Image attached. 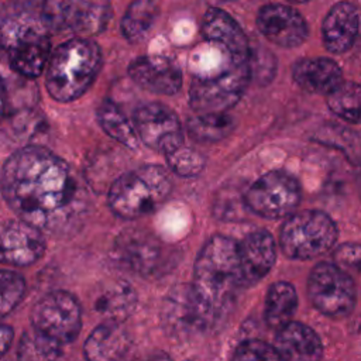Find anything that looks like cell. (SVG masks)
<instances>
[{"label":"cell","mask_w":361,"mask_h":361,"mask_svg":"<svg viewBox=\"0 0 361 361\" xmlns=\"http://www.w3.org/2000/svg\"><path fill=\"white\" fill-rule=\"evenodd\" d=\"M0 190L18 219L48 233L72 228L87 203L85 186L69 164L39 145L20 148L6 159Z\"/></svg>","instance_id":"obj_1"},{"label":"cell","mask_w":361,"mask_h":361,"mask_svg":"<svg viewBox=\"0 0 361 361\" xmlns=\"http://www.w3.org/2000/svg\"><path fill=\"white\" fill-rule=\"evenodd\" d=\"M243 286L238 243L221 234L210 237L196 257L190 283L209 327L230 312Z\"/></svg>","instance_id":"obj_2"},{"label":"cell","mask_w":361,"mask_h":361,"mask_svg":"<svg viewBox=\"0 0 361 361\" xmlns=\"http://www.w3.org/2000/svg\"><path fill=\"white\" fill-rule=\"evenodd\" d=\"M49 30L39 10L17 3L0 4V56L25 78H38L51 58Z\"/></svg>","instance_id":"obj_3"},{"label":"cell","mask_w":361,"mask_h":361,"mask_svg":"<svg viewBox=\"0 0 361 361\" xmlns=\"http://www.w3.org/2000/svg\"><path fill=\"white\" fill-rule=\"evenodd\" d=\"M103 63L100 47L93 39H69L52 51L45 69L48 94L69 103L85 94L96 80Z\"/></svg>","instance_id":"obj_4"},{"label":"cell","mask_w":361,"mask_h":361,"mask_svg":"<svg viewBox=\"0 0 361 361\" xmlns=\"http://www.w3.org/2000/svg\"><path fill=\"white\" fill-rule=\"evenodd\" d=\"M172 179L161 165H144L118 176L109 188L110 210L121 219L135 220L155 212L171 195Z\"/></svg>","instance_id":"obj_5"},{"label":"cell","mask_w":361,"mask_h":361,"mask_svg":"<svg viewBox=\"0 0 361 361\" xmlns=\"http://www.w3.org/2000/svg\"><path fill=\"white\" fill-rule=\"evenodd\" d=\"M337 240L334 221L323 212L290 214L279 233L282 252L292 259H313L326 254Z\"/></svg>","instance_id":"obj_6"},{"label":"cell","mask_w":361,"mask_h":361,"mask_svg":"<svg viewBox=\"0 0 361 361\" xmlns=\"http://www.w3.org/2000/svg\"><path fill=\"white\" fill-rule=\"evenodd\" d=\"M307 296L322 314L344 317L355 306L357 288L347 271L334 262H319L309 274Z\"/></svg>","instance_id":"obj_7"},{"label":"cell","mask_w":361,"mask_h":361,"mask_svg":"<svg viewBox=\"0 0 361 361\" xmlns=\"http://www.w3.org/2000/svg\"><path fill=\"white\" fill-rule=\"evenodd\" d=\"M31 323L32 329L58 343H71L82 329L80 303L66 290H52L34 305Z\"/></svg>","instance_id":"obj_8"},{"label":"cell","mask_w":361,"mask_h":361,"mask_svg":"<svg viewBox=\"0 0 361 361\" xmlns=\"http://www.w3.org/2000/svg\"><path fill=\"white\" fill-rule=\"evenodd\" d=\"M251 76V61L216 78H192L189 103L196 114L226 113L244 93Z\"/></svg>","instance_id":"obj_9"},{"label":"cell","mask_w":361,"mask_h":361,"mask_svg":"<svg viewBox=\"0 0 361 361\" xmlns=\"http://www.w3.org/2000/svg\"><path fill=\"white\" fill-rule=\"evenodd\" d=\"M247 207L265 219H282L293 213L300 202V189L295 178L272 171L257 179L244 196Z\"/></svg>","instance_id":"obj_10"},{"label":"cell","mask_w":361,"mask_h":361,"mask_svg":"<svg viewBox=\"0 0 361 361\" xmlns=\"http://www.w3.org/2000/svg\"><path fill=\"white\" fill-rule=\"evenodd\" d=\"M133 121L140 141L154 151L166 155L183 145V128L176 113L159 102L138 106Z\"/></svg>","instance_id":"obj_11"},{"label":"cell","mask_w":361,"mask_h":361,"mask_svg":"<svg viewBox=\"0 0 361 361\" xmlns=\"http://www.w3.org/2000/svg\"><path fill=\"white\" fill-rule=\"evenodd\" d=\"M47 248L44 234L21 220L0 221V262L10 267H28L42 258Z\"/></svg>","instance_id":"obj_12"},{"label":"cell","mask_w":361,"mask_h":361,"mask_svg":"<svg viewBox=\"0 0 361 361\" xmlns=\"http://www.w3.org/2000/svg\"><path fill=\"white\" fill-rule=\"evenodd\" d=\"M114 252L121 264L140 275H154L164 269V245L145 230H124L116 240Z\"/></svg>","instance_id":"obj_13"},{"label":"cell","mask_w":361,"mask_h":361,"mask_svg":"<svg viewBox=\"0 0 361 361\" xmlns=\"http://www.w3.org/2000/svg\"><path fill=\"white\" fill-rule=\"evenodd\" d=\"M128 76L141 89L165 96L178 93L183 85L179 66L159 55H144L134 59L128 65Z\"/></svg>","instance_id":"obj_14"},{"label":"cell","mask_w":361,"mask_h":361,"mask_svg":"<svg viewBox=\"0 0 361 361\" xmlns=\"http://www.w3.org/2000/svg\"><path fill=\"white\" fill-rule=\"evenodd\" d=\"M257 25L267 39L283 48L300 45L307 35L303 17L295 8L282 4L264 6L258 13Z\"/></svg>","instance_id":"obj_15"},{"label":"cell","mask_w":361,"mask_h":361,"mask_svg":"<svg viewBox=\"0 0 361 361\" xmlns=\"http://www.w3.org/2000/svg\"><path fill=\"white\" fill-rule=\"evenodd\" d=\"M244 286L252 285L268 275L276 259L274 237L265 230H257L238 243Z\"/></svg>","instance_id":"obj_16"},{"label":"cell","mask_w":361,"mask_h":361,"mask_svg":"<svg viewBox=\"0 0 361 361\" xmlns=\"http://www.w3.org/2000/svg\"><path fill=\"white\" fill-rule=\"evenodd\" d=\"M162 322L165 329L175 336L209 327L192 295L190 285L176 286L169 292L162 306Z\"/></svg>","instance_id":"obj_17"},{"label":"cell","mask_w":361,"mask_h":361,"mask_svg":"<svg viewBox=\"0 0 361 361\" xmlns=\"http://www.w3.org/2000/svg\"><path fill=\"white\" fill-rule=\"evenodd\" d=\"M275 348L283 361H320L323 357L319 334L307 324L293 320L276 331Z\"/></svg>","instance_id":"obj_18"},{"label":"cell","mask_w":361,"mask_h":361,"mask_svg":"<svg viewBox=\"0 0 361 361\" xmlns=\"http://www.w3.org/2000/svg\"><path fill=\"white\" fill-rule=\"evenodd\" d=\"M130 347V334L121 323L103 322L87 336L83 355L86 361H123Z\"/></svg>","instance_id":"obj_19"},{"label":"cell","mask_w":361,"mask_h":361,"mask_svg":"<svg viewBox=\"0 0 361 361\" xmlns=\"http://www.w3.org/2000/svg\"><path fill=\"white\" fill-rule=\"evenodd\" d=\"M110 18V0H69L65 30L78 38L92 39L107 28Z\"/></svg>","instance_id":"obj_20"},{"label":"cell","mask_w":361,"mask_h":361,"mask_svg":"<svg viewBox=\"0 0 361 361\" xmlns=\"http://www.w3.org/2000/svg\"><path fill=\"white\" fill-rule=\"evenodd\" d=\"M322 32L324 45L330 52H345L354 44L358 32L357 8L345 1L334 4L323 21Z\"/></svg>","instance_id":"obj_21"},{"label":"cell","mask_w":361,"mask_h":361,"mask_svg":"<svg viewBox=\"0 0 361 361\" xmlns=\"http://www.w3.org/2000/svg\"><path fill=\"white\" fill-rule=\"evenodd\" d=\"M202 35L206 41L217 42L235 55L251 56L248 39L240 25L224 10L210 7L202 20Z\"/></svg>","instance_id":"obj_22"},{"label":"cell","mask_w":361,"mask_h":361,"mask_svg":"<svg viewBox=\"0 0 361 361\" xmlns=\"http://www.w3.org/2000/svg\"><path fill=\"white\" fill-rule=\"evenodd\" d=\"M293 80L305 90L316 94H330L341 82V69L327 58H305L293 66Z\"/></svg>","instance_id":"obj_23"},{"label":"cell","mask_w":361,"mask_h":361,"mask_svg":"<svg viewBox=\"0 0 361 361\" xmlns=\"http://www.w3.org/2000/svg\"><path fill=\"white\" fill-rule=\"evenodd\" d=\"M137 305V293L126 281H116L99 293L94 307L106 317L104 322L123 323L134 312Z\"/></svg>","instance_id":"obj_24"},{"label":"cell","mask_w":361,"mask_h":361,"mask_svg":"<svg viewBox=\"0 0 361 361\" xmlns=\"http://www.w3.org/2000/svg\"><path fill=\"white\" fill-rule=\"evenodd\" d=\"M298 307V293L292 283L286 281L274 282L267 292L264 317L269 327L279 330L289 322Z\"/></svg>","instance_id":"obj_25"},{"label":"cell","mask_w":361,"mask_h":361,"mask_svg":"<svg viewBox=\"0 0 361 361\" xmlns=\"http://www.w3.org/2000/svg\"><path fill=\"white\" fill-rule=\"evenodd\" d=\"M96 117L99 126L109 137L128 149H137L140 147V138L134 124L128 121L116 103L107 99L103 100L96 110Z\"/></svg>","instance_id":"obj_26"},{"label":"cell","mask_w":361,"mask_h":361,"mask_svg":"<svg viewBox=\"0 0 361 361\" xmlns=\"http://www.w3.org/2000/svg\"><path fill=\"white\" fill-rule=\"evenodd\" d=\"M158 8L151 0H133L123 18H121V34L130 42L141 41L152 28L157 18Z\"/></svg>","instance_id":"obj_27"},{"label":"cell","mask_w":361,"mask_h":361,"mask_svg":"<svg viewBox=\"0 0 361 361\" xmlns=\"http://www.w3.org/2000/svg\"><path fill=\"white\" fill-rule=\"evenodd\" d=\"M234 128V120L226 113H206L190 117L186 133L200 142H216L226 138Z\"/></svg>","instance_id":"obj_28"},{"label":"cell","mask_w":361,"mask_h":361,"mask_svg":"<svg viewBox=\"0 0 361 361\" xmlns=\"http://www.w3.org/2000/svg\"><path fill=\"white\" fill-rule=\"evenodd\" d=\"M62 355V344L37 331L23 333L17 345L18 361H56Z\"/></svg>","instance_id":"obj_29"},{"label":"cell","mask_w":361,"mask_h":361,"mask_svg":"<svg viewBox=\"0 0 361 361\" xmlns=\"http://www.w3.org/2000/svg\"><path fill=\"white\" fill-rule=\"evenodd\" d=\"M330 110L350 123H361V85L341 82L327 94Z\"/></svg>","instance_id":"obj_30"},{"label":"cell","mask_w":361,"mask_h":361,"mask_svg":"<svg viewBox=\"0 0 361 361\" xmlns=\"http://www.w3.org/2000/svg\"><path fill=\"white\" fill-rule=\"evenodd\" d=\"M25 295V279L14 272L0 269V320L11 313Z\"/></svg>","instance_id":"obj_31"},{"label":"cell","mask_w":361,"mask_h":361,"mask_svg":"<svg viewBox=\"0 0 361 361\" xmlns=\"http://www.w3.org/2000/svg\"><path fill=\"white\" fill-rule=\"evenodd\" d=\"M168 166L172 172L182 178L197 176L204 168V157L185 144L165 155Z\"/></svg>","instance_id":"obj_32"},{"label":"cell","mask_w":361,"mask_h":361,"mask_svg":"<svg viewBox=\"0 0 361 361\" xmlns=\"http://www.w3.org/2000/svg\"><path fill=\"white\" fill-rule=\"evenodd\" d=\"M231 361H283L275 345L262 340L241 341L233 351Z\"/></svg>","instance_id":"obj_33"},{"label":"cell","mask_w":361,"mask_h":361,"mask_svg":"<svg viewBox=\"0 0 361 361\" xmlns=\"http://www.w3.org/2000/svg\"><path fill=\"white\" fill-rule=\"evenodd\" d=\"M333 262L350 275H361V244L344 243L338 245L333 254Z\"/></svg>","instance_id":"obj_34"},{"label":"cell","mask_w":361,"mask_h":361,"mask_svg":"<svg viewBox=\"0 0 361 361\" xmlns=\"http://www.w3.org/2000/svg\"><path fill=\"white\" fill-rule=\"evenodd\" d=\"M13 338H14L13 329L7 324H0V360L11 347Z\"/></svg>","instance_id":"obj_35"},{"label":"cell","mask_w":361,"mask_h":361,"mask_svg":"<svg viewBox=\"0 0 361 361\" xmlns=\"http://www.w3.org/2000/svg\"><path fill=\"white\" fill-rule=\"evenodd\" d=\"M134 361H172V360L168 354H165L162 351H155V353H149L142 357H138Z\"/></svg>","instance_id":"obj_36"},{"label":"cell","mask_w":361,"mask_h":361,"mask_svg":"<svg viewBox=\"0 0 361 361\" xmlns=\"http://www.w3.org/2000/svg\"><path fill=\"white\" fill-rule=\"evenodd\" d=\"M4 113H6V87L0 78V123L4 117Z\"/></svg>","instance_id":"obj_37"},{"label":"cell","mask_w":361,"mask_h":361,"mask_svg":"<svg viewBox=\"0 0 361 361\" xmlns=\"http://www.w3.org/2000/svg\"><path fill=\"white\" fill-rule=\"evenodd\" d=\"M13 3H17V4H21V6H25V7H30V8H35L37 7H41L44 4L45 0H10Z\"/></svg>","instance_id":"obj_38"},{"label":"cell","mask_w":361,"mask_h":361,"mask_svg":"<svg viewBox=\"0 0 361 361\" xmlns=\"http://www.w3.org/2000/svg\"><path fill=\"white\" fill-rule=\"evenodd\" d=\"M288 1H290V3H305L307 0H288Z\"/></svg>","instance_id":"obj_39"},{"label":"cell","mask_w":361,"mask_h":361,"mask_svg":"<svg viewBox=\"0 0 361 361\" xmlns=\"http://www.w3.org/2000/svg\"><path fill=\"white\" fill-rule=\"evenodd\" d=\"M219 1H221V3H230V1H234V0H219Z\"/></svg>","instance_id":"obj_40"},{"label":"cell","mask_w":361,"mask_h":361,"mask_svg":"<svg viewBox=\"0 0 361 361\" xmlns=\"http://www.w3.org/2000/svg\"><path fill=\"white\" fill-rule=\"evenodd\" d=\"M360 180H361V172H360Z\"/></svg>","instance_id":"obj_41"}]
</instances>
